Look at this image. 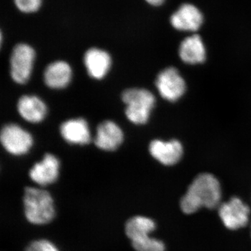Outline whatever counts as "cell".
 <instances>
[{
  "instance_id": "277c9868",
  "label": "cell",
  "mask_w": 251,
  "mask_h": 251,
  "mask_svg": "<svg viewBox=\"0 0 251 251\" xmlns=\"http://www.w3.org/2000/svg\"><path fill=\"white\" fill-rule=\"evenodd\" d=\"M35 59L34 50L27 44L15 46L11 57V75L18 84H25L29 80Z\"/></svg>"
},
{
  "instance_id": "5b68a950",
  "label": "cell",
  "mask_w": 251,
  "mask_h": 251,
  "mask_svg": "<svg viewBox=\"0 0 251 251\" xmlns=\"http://www.w3.org/2000/svg\"><path fill=\"white\" fill-rule=\"evenodd\" d=\"M160 95L169 101H176L184 95L186 83L177 69L169 67L162 71L156 81Z\"/></svg>"
},
{
  "instance_id": "9a60e30c",
  "label": "cell",
  "mask_w": 251,
  "mask_h": 251,
  "mask_svg": "<svg viewBox=\"0 0 251 251\" xmlns=\"http://www.w3.org/2000/svg\"><path fill=\"white\" fill-rule=\"evenodd\" d=\"M18 110L21 116L31 123L44 120L47 113L46 104L35 96H23L18 100Z\"/></svg>"
},
{
  "instance_id": "ba28073f",
  "label": "cell",
  "mask_w": 251,
  "mask_h": 251,
  "mask_svg": "<svg viewBox=\"0 0 251 251\" xmlns=\"http://www.w3.org/2000/svg\"><path fill=\"white\" fill-rule=\"evenodd\" d=\"M204 22V16L197 6L189 3L183 4L172 15V26L178 31H198Z\"/></svg>"
},
{
  "instance_id": "8fae6325",
  "label": "cell",
  "mask_w": 251,
  "mask_h": 251,
  "mask_svg": "<svg viewBox=\"0 0 251 251\" xmlns=\"http://www.w3.org/2000/svg\"><path fill=\"white\" fill-rule=\"evenodd\" d=\"M123 132L117 124L105 121L99 125L95 138V144L100 150L114 151L123 142Z\"/></svg>"
},
{
  "instance_id": "e0dca14e",
  "label": "cell",
  "mask_w": 251,
  "mask_h": 251,
  "mask_svg": "<svg viewBox=\"0 0 251 251\" xmlns=\"http://www.w3.org/2000/svg\"><path fill=\"white\" fill-rule=\"evenodd\" d=\"M156 228L152 219L145 216H134L127 221L125 232L130 240L150 235Z\"/></svg>"
},
{
  "instance_id": "8992f818",
  "label": "cell",
  "mask_w": 251,
  "mask_h": 251,
  "mask_svg": "<svg viewBox=\"0 0 251 251\" xmlns=\"http://www.w3.org/2000/svg\"><path fill=\"white\" fill-rule=\"evenodd\" d=\"M1 143L8 152L18 156L29 151L32 146L33 139L27 130L11 124L1 129Z\"/></svg>"
},
{
  "instance_id": "d6986e66",
  "label": "cell",
  "mask_w": 251,
  "mask_h": 251,
  "mask_svg": "<svg viewBox=\"0 0 251 251\" xmlns=\"http://www.w3.org/2000/svg\"><path fill=\"white\" fill-rule=\"evenodd\" d=\"M42 0H14L16 7L23 13L36 12L40 8Z\"/></svg>"
},
{
  "instance_id": "30bf717a",
  "label": "cell",
  "mask_w": 251,
  "mask_h": 251,
  "mask_svg": "<svg viewBox=\"0 0 251 251\" xmlns=\"http://www.w3.org/2000/svg\"><path fill=\"white\" fill-rule=\"evenodd\" d=\"M59 161L50 153L44 156L42 161L36 163L29 172L31 180L40 186L52 184L59 176Z\"/></svg>"
},
{
  "instance_id": "7a4b0ae2",
  "label": "cell",
  "mask_w": 251,
  "mask_h": 251,
  "mask_svg": "<svg viewBox=\"0 0 251 251\" xmlns=\"http://www.w3.org/2000/svg\"><path fill=\"white\" fill-rule=\"evenodd\" d=\"M24 206L26 219L32 224H49L55 214L52 196L40 188H25Z\"/></svg>"
},
{
  "instance_id": "9c48e42d",
  "label": "cell",
  "mask_w": 251,
  "mask_h": 251,
  "mask_svg": "<svg viewBox=\"0 0 251 251\" xmlns=\"http://www.w3.org/2000/svg\"><path fill=\"white\" fill-rule=\"evenodd\" d=\"M151 156L165 166H173L179 161L183 155V147L176 140L164 142L153 140L150 145Z\"/></svg>"
},
{
  "instance_id": "3957f363",
  "label": "cell",
  "mask_w": 251,
  "mask_h": 251,
  "mask_svg": "<svg viewBox=\"0 0 251 251\" xmlns=\"http://www.w3.org/2000/svg\"><path fill=\"white\" fill-rule=\"evenodd\" d=\"M122 100L126 105L125 113L127 118L135 125L148 122L156 100L150 91L138 88L125 90L122 94Z\"/></svg>"
},
{
  "instance_id": "52a82bcc",
  "label": "cell",
  "mask_w": 251,
  "mask_h": 251,
  "mask_svg": "<svg viewBox=\"0 0 251 251\" xmlns=\"http://www.w3.org/2000/svg\"><path fill=\"white\" fill-rule=\"evenodd\" d=\"M250 208L238 198H232L228 202L221 204L219 214L227 229L236 230L247 226L249 220Z\"/></svg>"
},
{
  "instance_id": "2e32d148",
  "label": "cell",
  "mask_w": 251,
  "mask_h": 251,
  "mask_svg": "<svg viewBox=\"0 0 251 251\" xmlns=\"http://www.w3.org/2000/svg\"><path fill=\"white\" fill-rule=\"evenodd\" d=\"M72 71L68 63L57 61L51 63L44 72V81L46 85L52 89H62L71 82Z\"/></svg>"
},
{
  "instance_id": "6da1fadb",
  "label": "cell",
  "mask_w": 251,
  "mask_h": 251,
  "mask_svg": "<svg viewBox=\"0 0 251 251\" xmlns=\"http://www.w3.org/2000/svg\"><path fill=\"white\" fill-rule=\"evenodd\" d=\"M221 200L219 180L209 173H202L190 184L187 192L180 201V207L184 214H191L202 207L214 209L219 205Z\"/></svg>"
},
{
  "instance_id": "ffe728a7",
  "label": "cell",
  "mask_w": 251,
  "mask_h": 251,
  "mask_svg": "<svg viewBox=\"0 0 251 251\" xmlns=\"http://www.w3.org/2000/svg\"><path fill=\"white\" fill-rule=\"evenodd\" d=\"M25 251H59L52 242L46 239L34 241L29 244Z\"/></svg>"
},
{
  "instance_id": "4fadbf2b",
  "label": "cell",
  "mask_w": 251,
  "mask_h": 251,
  "mask_svg": "<svg viewBox=\"0 0 251 251\" xmlns=\"http://www.w3.org/2000/svg\"><path fill=\"white\" fill-rule=\"evenodd\" d=\"M180 58L188 64H198L206 59V49L202 38L198 34L185 38L179 49Z\"/></svg>"
},
{
  "instance_id": "5bb4252c",
  "label": "cell",
  "mask_w": 251,
  "mask_h": 251,
  "mask_svg": "<svg viewBox=\"0 0 251 251\" xmlns=\"http://www.w3.org/2000/svg\"><path fill=\"white\" fill-rule=\"evenodd\" d=\"M61 135L66 141L75 145H86L91 141L88 124L82 118L64 122L60 127Z\"/></svg>"
},
{
  "instance_id": "ac0fdd59",
  "label": "cell",
  "mask_w": 251,
  "mask_h": 251,
  "mask_svg": "<svg viewBox=\"0 0 251 251\" xmlns=\"http://www.w3.org/2000/svg\"><path fill=\"white\" fill-rule=\"evenodd\" d=\"M131 243L136 251H166V247L163 242L155 238L150 237V235L133 239Z\"/></svg>"
},
{
  "instance_id": "7c38bea8",
  "label": "cell",
  "mask_w": 251,
  "mask_h": 251,
  "mask_svg": "<svg viewBox=\"0 0 251 251\" xmlns=\"http://www.w3.org/2000/svg\"><path fill=\"white\" fill-rule=\"evenodd\" d=\"M84 62L91 77L102 79L110 70L111 58L110 54L103 50L93 48L85 52Z\"/></svg>"
},
{
  "instance_id": "44dd1931",
  "label": "cell",
  "mask_w": 251,
  "mask_h": 251,
  "mask_svg": "<svg viewBox=\"0 0 251 251\" xmlns=\"http://www.w3.org/2000/svg\"><path fill=\"white\" fill-rule=\"evenodd\" d=\"M149 4L152 5V6H161L163 4L165 0H145Z\"/></svg>"
}]
</instances>
